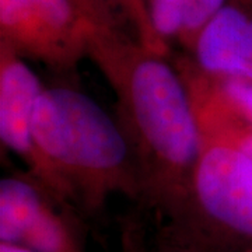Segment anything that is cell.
<instances>
[{"label":"cell","instance_id":"14","mask_svg":"<svg viewBox=\"0 0 252 252\" xmlns=\"http://www.w3.org/2000/svg\"><path fill=\"white\" fill-rule=\"evenodd\" d=\"M91 1H94L95 4H99V6H102V7H108V9L112 10L108 0H91ZM112 11H114V10H112Z\"/></svg>","mask_w":252,"mask_h":252},{"label":"cell","instance_id":"15","mask_svg":"<svg viewBox=\"0 0 252 252\" xmlns=\"http://www.w3.org/2000/svg\"><path fill=\"white\" fill-rule=\"evenodd\" d=\"M234 1H238V3H241L243 6L252 10V0H234Z\"/></svg>","mask_w":252,"mask_h":252},{"label":"cell","instance_id":"2","mask_svg":"<svg viewBox=\"0 0 252 252\" xmlns=\"http://www.w3.org/2000/svg\"><path fill=\"white\" fill-rule=\"evenodd\" d=\"M31 127L58 202L80 215H95L114 195L142 199L127 136L87 93L70 86L45 87Z\"/></svg>","mask_w":252,"mask_h":252},{"label":"cell","instance_id":"4","mask_svg":"<svg viewBox=\"0 0 252 252\" xmlns=\"http://www.w3.org/2000/svg\"><path fill=\"white\" fill-rule=\"evenodd\" d=\"M108 7L91 0H0V44L58 73L89 58L98 26L114 23Z\"/></svg>","mask_w":252,"mask_h":252},{"label":"cell","instance_id":"16","mask_svg":"<svg viewBox=\"0 0 252 252\" xmlns=\"http://www.w3.org/2000/svg\"><path fill=\"white\" fill-rule=\"evenodd\" d=\"M243 252H252V243L250 244V245H247L243 250Z\"/></svg>","mask_w":252,"mask_h":252},{"label":"cell","instance_id":"13","mask_svg":"<svg viewBox=\"0 0 252 252\" xmlns=\"http://www.w3.org/2000/svg\"><path fill=\"white\" fill-rule=\"evenodd\" d=\"M0 252H34L21 245H13V244H0Z\"/></svg>","mask_w":252,"mask_h":252},{"label":"cell","instance_id":"10","mask_svg":"<svg viewBox=\"0 0 252 252\" xmlns=\"http://www.w3.org/2000/svg\"><path fill=\"white\" fill-rule=\"evenodd\" d=\"M147 252H209L203 247L180 234L175 228L167 224L154 237L147 240Z\"/></svg>","mask_w":252,"mask_h":252},{"label":"cell","instance_id":"11","mask_svg":"<svg viewBox=\"0 0 252 252\" xmlns=\"http://www.w3.org/2000/svg\"><path fill=\"white\" fill-rule=\"evenodd\" d=\"M234 77L252 81V10L248 13L238 38L235 51Z\"/></svg>","mask_w":252,"mask_h":252},{"label":"cell","instance_id":"12","mask_svg":"<svg viewBox=\"0 0 252 252\" xmlns=\"http://www.w3.org/2000/svg\"><path fill=\"white\" fill-rule=\"evenodd\" d=\"M122 252H147V237L139 221H125L122 230Z\"/></svg>","mask_w":252,"mask_h":252},{"label":"cell","instance_id":"8","mask_svg":"<svg viewBox=\"0 0 252 252\" xmlns=\"http://www.w3.org/2000/svg\"><path fill=\"white\" fill-rule=\"evenodd\" d=\"M112 10H118L126 21L133 28L135 38L146 48L156 52L170 55L154 32L150 13H149V0H108Z\"/></svg>","mask_w":252,"mask_h":252},{"label":"cell","instance_id":"9","mask_svg":"<svg viewBox=\"0 0 252 252\" xmlns=\"http://www.w3.org/2000/svg\"><path fill=\"white\" fill-rule=\"evenodd\" d=\"M213 80L235 111L252 125V81L235 77Z\"/></svg>","mask_w":252,"mask_h":252},{"label":"cell","instance_id":"6","mask_svg":"<svg viewBox=\"0 0 252 252\" xmlns=\"http://www.w3.org/2000/svg\"><path fill=\"white\" fill-rule=\"evenodd\" d=\"M77 215L42 189L21 217L11 244L34 252H86Z\"/></svg>","mask_w":252,"mask_h":252},{"label":"cell","instance_id":"5","mask_svg":"<svg viewBox=\"0 0 252 252\" xmlns=\"http://www.w3.org/2000/svg\"><path fill=\"white\" fill-rule=\"evenodd\" d=\"M36 73L9 46L0 44V139L3 149L18 156L28 175L51 193L45 162L32 136V111L44 91Z\"/></svg>","mask_w":252,"mask_h":252},{"label":"cell","instance_id":"7","mask_svg":"<svg viewBox=\"0 0 252 252\" xmlns=\"http://www.w3.org/2000/svg\"><path fill=\"white\" fill-rule=\"evenodd\" d=\"M187 0H149V13L154 32L165 49L171 52L178 42Z\"/></svg>","mask_w":252,"mask_h":252},{"label":"cell","instance_id":"3","mask_svg":"<svg viewBox=\"0 0 252 252\" xmlns=\"http://www.w3.org/2000/svg\"><path fill=\"white\" fill-rule=\"evenodd\" d=\"M200 150L188 200L168 221L209 252L252 243V158L210 119L196 114Z\"/></svg>","mask_w":252,"mask_h":252},{"label":"cell","instance_id":"1","mask_svg":"<svg viewBox=\"0 0 252 252\" xmlns=\"http://www.w3.org/2000/svg\"><path fill=\"white\" fill-rule=\"evenodd\" d=\"M104 23L89 58L117 97L118 121L135 154L142 199L174 219L187 203L200 150V130L187 81L177 64Z\"/></svg>","mask_w":252,"mask_h":252}]
</instances>
